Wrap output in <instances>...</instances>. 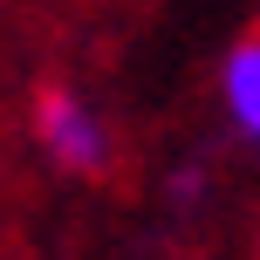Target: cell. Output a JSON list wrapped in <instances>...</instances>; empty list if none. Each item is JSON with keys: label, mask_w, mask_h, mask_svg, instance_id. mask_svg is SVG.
Returning <instances> with one entry per match:
<instances>
[{"label": "cell", "mask_w": 260, "mask_h": 260, "mask_svg": "<svg viewBox=\"0 0 260 260\" xmlns=\"http://www.w3.org/2000/svg\"><path fill=\"white\" fill-rule=\"evenodd\" d=\"M41 137H48V151L62 157V165H76V171H96V165H103V151H110L96 110L82 103V96H69V89L41 96Z\"/></svg>", "instance_id": "1"}, {"label": "cell", "mask_w": 260, "mask_h": 260, "mask_svg": "<svg viewBox=\"0 0 260 260\" xmlns=\"http://www.w3.org/2000/svg\"><path fill=\"white\" fill-rule=\"evenodd\" d=\"M226 110L247 137H260V41L226 55Z\"/></svg>", "instance_id": "2"}]
</instances>
